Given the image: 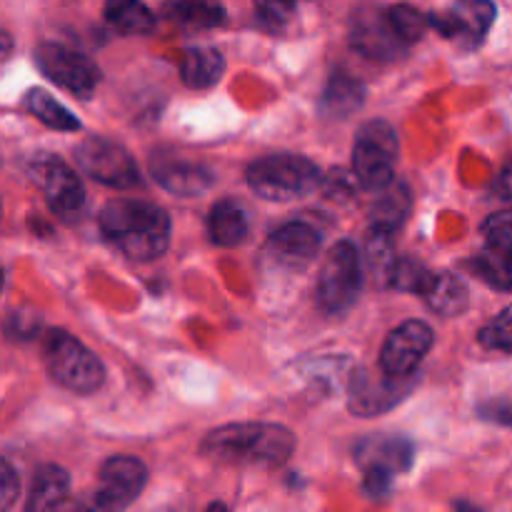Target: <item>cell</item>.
<instances>
[{"instance_id": "30", "label": "cell", "mask_w": 512, "mask_h": 512, "mask_svg": "<svg viewBox=\"0 0 512 512\" xmlns=\"http://www.w3.org/2000/svg\"><path fill=\"white\" fill-rule=\"evenodd\" d=\"M395 260V243H393V230L385 228H370L368 233V263L373 273L380 278L388 280V270Z\"/></svg>"}, {"instance_id": "7", "label": "cell", "mask_w": 512, "mask_h": 512, "mask_svg": "<svg viewBox=\"0 0 512 512\" xmlns=\"http://www.w3.org/2000/svg\"><path fill=\"white\" fill-rule=\"evenodd\" d=\"M30 180L43 190L45 203L60 218H73L85 205V188L75 170L53 153H38L28 163Z\"/></svg>"}, {"instance_id": "14", "label": "cell", "mask_w": 512, "mask_h": 512, "mask_svg": "<svg viewBox=\"0 0 512 512\" xmlns=\"http://www.w3.org/2000/svg\"><path fill=\"white\" fill-rule=\"evenodd\" d=\"M410 385H413V378H390L385 373L375 378V375L360 370L350 383V410L360 418L388 413L408 395Z\"/></svg>"}, {"instance_id": "29", "label": "cell", "mask_w": 512, "mask_h": 512, "mask_svg": "<svg viewBox=\"0 0 512 512\" xmlns=\"http://www.w3.org/2000/svg\"><path fill=\"white\" fill-rule=\"evenodd\" d=\"M473 270L480 280L498 290H512V255L485 248L473 260Z\"/></svg>"}, {"instance_id": "23", "label": "cell", "mask_w": 512, "mask_h": 512, "mask_svg": "<svg viewBox=\"0 0 512 512\" xmlns=\"http://www.w3.org/2000/svg\"><path fill=\"white\" fill-rule=\"evenodd\" d=\"M105 20L123 35H148L155 30V15L140 0H105Z\"/></svg>"}, {"instance_id": "19", "label": "cell", "mask_w": 512, "mask_h": 512, "mask_svg": "<svg viewBox=\"0 0 512 512\" xmlns=\"http://www.w3.org/2000/svg\"><path fill=\"white\" fill-rule=\"evenodd\" d=\"M225 73V58L215 48H190L180 60V78L188 88L208 90L220 83Z\"/></svg>"}, {"instance_id": "4", "label": "cell", "mask_w": 512, "mask_h": 512, "mask_svg": "<svg viewBox=\"0 0 512 512\" xmlns=\"http://www.w3.org/2000/svg\"><path fill=\"white\" fill-rule=\"evenodd\" d=\"M43 360L50 378L78 395L95 393L105 380V368L78 338L65 330H50L43 343Z\"/></svg>"}, {"instance_id": "26", "label": "cell", "mask_w": 512, "mask_h": 512, "mask_svg": "<svg viewBox=\"0 0 512 512\" xmlns=\"http://www.w3.org/2000/svg\"><path fill=\"white\" fill-rule=\"evenodd\" d=\"M378 193L383 195L373 205V225L375 228H385L395 233V228L408 218L410 203H413L408 188L405 185H395L393 188V183H390L383 190H378Z\"/></svg>"}, {"instance_id": "2", "label": "cell", "mask_w": 512, "mask_h": 512, "mask_svg": "<svg viewBox=\"0 0 512 512\" xmlns=\"http://www.w3.org/2000/svg\"><path fill=\"white\" fill-rule=\"evenodd\" d=\"M295 435L273 423H230L210 430L200 443L203 458L220 465L275 468L293 455Z\"/></svg>"}, {"instance_id": "22", "label": "cell", "mask_w": 512, "mask_h": 512, "mask_svg": "<svg viewBox=\"0 0 512 512\" xmlns=\"http://www.w3.org/2000/svg\"><path fill=\"white\" fill-rule=\"evenodd\" d=\"M165 15L183 28L208 30L225 23V5L220 0H175L165 5Z\"/></svg>"}, {"instance_id": "24", "label": "cell", "mask_w": 512, "mask_h": 512, "mask_svg": "<svg viewBox=\"0 0 512 512\" xmlns=\"http://www.w3.org/2000/svg\"><path fill=\"white\" fill-rule=\"evenodd\" d=\"M365 100V85L358 78H350L345 73H335L330 78L328 88L323 93V110L335 118L355 113Z\"/></svg>"}, {"instance_id": "33", "label": "cell", "mask_w": 512, "mask_h": 512, "mask_svg": "<svg viewBox=\"0 0 512 512\" xmlns=\"http://www.w3.org/2000/svg\"><path fill=\"white\" fill-rule=\"evenodd\" d=\"M255 13H258L260 23L268 25L270 30H280L293 20L295 8L298 5L290 3V0H253Z\"/></svg>"}, {"instance_id": "15", "label": "cell", "mask_w": 512, "mask_h": 512, "mask_svg": "<svg viewBox=\"0 0 512 512\" xmlns=\"http://www.w3.org/2000/svg\"><path fill=\"white\" fill-rule=\"evenodd\" d=\"M268 253L273 255L275 263L285 265L290 270L308 268L320 253V233L308 223H285L283 228L275 230L268 240Z\"/></svg>"}, {"instance_id": "10", "label": "cell", "mask_w": 512, "mask_h": 512, "mask_svg": "<svg viewBox=\"0 0 512 512\" xmlns=\"http://www.w3.org/2000/svg\"><path fill=\"white\" fill-rule=\"evenodd\" d=\"M493 0H455V5L445 13L428 15V25H433L443 38L455 40L460 48H478L488 35L490 25L495 23Z\"/></svg>"}, {"instance_id": "37", "label": "cell", "mask_w": 512, "mask_h": 512, "mask_svg": "<svg viewBox=\"0 0 512 512\" xmlns=\"http://www.w3.org/2000/svg\"><path fill=\"white\" fill-rule=\"evenodd\" d=\"M3 285H5V275H3V268H0V290H3Z\"/></svg>"}, {"instance_id": "8", "label": "cell", "mask_w": 512, "mask_h": 512, "mask_svg": "<svg viewBox=\"0 0 512 512\" xmlns=\"http://www.w3.org/2000/svg\"><path fill=\"white\" fill-rule=\"evenodd\" d=\"M75 163L85 175L108 188L130 190L140 183L138 163L133 155L108 138H85L75 148Z\"/></svg>"}, {"instance_id": "16", "label": "cell", "mask_w": 512, "mask_h": 512, "mask_svg": "<svg viewBox=\"0 0 512 512\" xmlns=\"http://www.w3.org/2000/svg\"><path fill=\"white\" fill-rule=\"evenodd\" d=\"M415 448L408 438L400 435H378V438H368L358 445L355 450V460L363 470H378V473L395 478L398 473L413 465Z\"/></svg>"}, {"instance_id": "38", "label": "cell", "mask_w": 512, "mask_h": 512, "mask_svg": "<svg viewBox=\"0 0 512 512\" xmlns=\"http://www.w3.org/2000/svg\"><path fill=\"white\" fill-rule=\"evenodd\" d=\"M290 3H295V5H298V3H300V0H290Z\"/></svg>"}, {"instance_id": "31", "label": "cell", "mask_w": 512, "mask_h": 512, "mask_svg": "<svg viewBox=\"0 0 512 512\" xmlns=\"http://www.w3.org/2000/svg\"><path fill=\"white\" fill-rule=\"evenodd\" d=\"M480 345L488 350H503V353H512V305L503 310L498 318L490 320L478 335Z\"/></svg>"}, {"instance_id": "13", "label": "cell", "mask_w": 512, "mask_h": 512, "mask_svg": "<svg viewBox=\"0 0 512 512\" xmlns=\"http://www.w3.org/2000/svg\"><path fill=\"white\" fill-rule=\"evenodd\" d=\"M150 173H153L155 183L160 188H165L168 193L183 195V198L203 195L215 183V173L208 165L175 153H155L150 158Z\"/></svg>"}, {"instance_id": "9", "label": "cell", "mask_w": 512, "mask_h": 512, "mask_svg": "<svg viewBox=\"0 0 512 512\" xmlns=\"http://www.w3.org/2000/svg\"><path fill=\"white\" fill-rule=\"evenodd\" d=\"M35 65L55 85L78 98H88L100 83V70L88 55L60 43H40L35 48Z\"/></svg>"}, {"instance_id": "11", "label": "cell", "mask_w": 512, "mask_h": 512, "mask_svg": "<svg viewBox=\"0 0 512 512\" xmlns=\"http://www.w3.org/2000/svg\"><path fill=\"white\" fill-rule=\"evenodd\" d=\"M433 328L423 320H405L388 335L380 353V370L390 378H413L418 365L433 348Z\"/></svg>"}, {"instance_id": "1", "label": "cell", "mask_w": 512, "mask_h": 512, "mask_svg": "<svg viewBox=\"0 0 512 512\" xmlns=\"http://www.w3.org/2000/svg\"><path fill=\"white\" fill-rule=\"evenodd\" d=\"M98 225L103 238L135 263L160 258L170 245L168 213L148 200H110L100 210Z\"/></svg>"}, {"instance_id": "5", "label": "cell", "mask_w": 512, "mask_h": 512, "mask_svg": "<svg viewBox=\"0 0 512 512\" xmlns=\"http://www.w3.org/2000/svg\"><path fill=\"white\" fill-rule=\"evenodd\" d=\"M398 133L385 120H370L358 130L353 143V173L363 188L383 190L393 183L398 163Z\"/></svg>"}, {"instance_id": "35", "label": "cell", "mask_w": 512, "mask_h": 512, "mask_svg": "<svg viewBox=\"0 0 512 512\" xmlns=\"http://www.w3.org/2000/svg\"><path fill=\"white\" fill-rule=\"evenodd\" d=\"M480 415H483L485 420H493V423L512 428V400H493V403L480 408Z\"/></svg>"}, {"instance_id": "12", "label": "cell", "mask_w": 512, "mask_h": 512, "mask_svg": "<svg viewBox=\"0 0 512 512\" xmlns=\"http://www.w3.org/2000/svg\"><path fill=\"white\" fill-rule=\"evenodd\" d=\"M148 483V468L138 458L118 455L105 460L98 475V490H95V505L103 510L128 508Z\"/></svg>"}, {"instance_id": "36", "label": "cell", "mask_w": 512, "mask_h": 512, "mask_svg": "<svg viewBox=\"0 0 512 512\" xmlns=\"http://www.w3.org/2000/svg\"><path fill=\"white\" fill-rule=\"evenodd\" d=\"M493 190H495V195H498V198L512 200V160H508V165L500 170V175H498V180H495Z\"/></svg>"}, {"instance_id": "28", "label": "cell", "mask_w": 512, "mask_h": 512, "mask_svg": "<svg viewBox=\"0 0 512 512\" xmlns=\"http://www.w3.org/2000/svg\"><path fill=\"white\" fill-rule=\"evenodd\" d=\"M430 278H433V273H430L420 260L395 258L393 265H390L388 280H385V283L395 290H403V293L423 295V290L428 288Z\"/></svg>"}, {"instance_id": "3", "label": "cell", "mask_w": 512, "mask_h": 512, "mask_svg": "<svg viewBox=\"0 0 512 512\" xmlns=\"http://www.w3.org/2000/svg\"><path fill=\"white\" fill-rule=\"evenodd\" d=\"M250 190L270 203H288L315 193L323 175L313 160L295 153H275L255 160L245 173Z\"/></svg>"}, {"instance_id": "17", "label": "cell", "mask_w": 512, "mask_h": 512, "mask_svg": "<svg viewBox=\"0 0 512 512\" xmlns=\"http://www.w3.org/2000/svg\"><path fill=\"white\" fill-rule=\"evenodd\" d=\"M355 50L365 58L373 60H393L395 55L403 53L405 45L395 38L388 18L380 10H363L353 20V33H350Z\"/></svg>"}, {"instance_id": "32", "label": "cell", "mask_w": 512, "mask_h": 512, "mask_svg": "<svg viewBox=\"0 0 512 512\" xmlns=\"http://www.w3.org/2000/svg\"><path fill=\"white\" fill-rule=\"evenodd\" d=\"M485 248L500 250V253L512 255V210L490 215L483 223Z\"/></svg>"}, {"instance_id": "25", "label": "cell", "mask_w": 512, "mask_h": 512, "mask_svg": "<svg viewBox=\"0 0 512 512\" xmlns=\"http://www.w3.org/2000/svg\"><path fill=\"white\" fill-rule=\"evenodd\" d=\"M25 105H28L30 113L40 120L48 128L60 130V133H75L80 130V120L70 113L65 105H60L58 100L50 98L45 90L33 88L28 95H25Z\"/></svg>"}, {"instance_id": "6", "label": "cell", "mask_w": 512, "mask_h": 512, "mask_svg": "<svg viewBox=\"0 0 512 512\" xmlns=\"http://www.w3.org/2000/svg\"><path fill=\"white\" fill-rule=\"evenodd\" d=\"M363 288V263L350 240H340L325 255L318 278V305L330 315L353 308Z\"/></svg>"}, {"instance_id": "20", "label": "cell", "mask_w": 512, "mask_h": 512, "mask_svg": "<svg viewBox=\"0 0 512 512\" xmlns=\"http://www.w3.org/2000/svg\"><path fill=\"white\" fill-rule=\"evenodd\" d=\"M423 298L433 313L443 315V318H455L463 313L470 303L468 288L463 280L453 273H433L428 288L423 290Z\"/></svg>"}, {"instance_id": "27", "label": "cell", "mask_w": 512, "mask_h": 512, "mask_svg": "<svg viewBox=\"0 0 512 512\" xmlns=\"http://www.w3.org/2000/svg\"><path fill=\"white\" fill-rule=\"evenodd\" d=\"M385 18H388L390 28H393L395 38H398L405 48L418 43V40L425 35V30H428V15L420 13L418 8H413V5L408 3H400V5H393V8H388L385 10Z\"/></svg>"}, {"instance_id": "34", "label": "cell", "mask_w": 512, "mask_h": 512, "mask_svg": "<svg viewBox=\"0 0 512 512\" xmlns=\"http://www.w3.org/2000/svg\"><path fill=\"white\" fill-rule=\"evenodd\" d=\"M20 495V478L8 460L0 458V512L10 510Z\"/></svg>"}, {"instance_id": "18", "label": "cell", "mask_w": 512, "mask_h": 512, "mask_svg": "<svg viewBox=\"0 0 512 512\" xmlns=\"http://www.w3.org/2000/svg\"><path fill=\"white\" fill-rule=\"evenodd\" d=\"M210 240L220 248H235L250 235V215L235 200H220L210 210Z\"/></svg>"}, {"instance_id": "21", "label": "cell", "mask_w": 512, "mask_h": 512, "mask_svg": "<svg viewBox=\"0 0 512 512\" xmlns=\"http://www.w3.org/2000/svg\"><path fill=\"white\" fill-rule=\"evenodd\" d=\"M70 495V475L60 465H43L35 473L33 488H30L28 510L30 512H45L55 510L65 503Z\"/></svg>"}]
</instances>
